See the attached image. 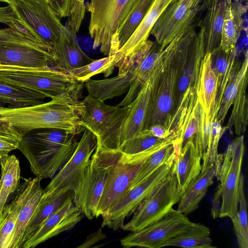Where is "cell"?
Listing matches in <instances>:
<instances>
[{
  "mask_svg": "<svg viewBox=\"0 0 248 248\" xmlns=\"http://www.w3.org/2000/svg\"><path fill=\"white\" fill-rule=\"evenodd\" d=\"M77 135L62 129L34 130L22 137L18 149L35 176L52 178L74 153L78 143Z\"/></svg>",
  "mask_w": 248,
  "mask_h": 248,
  "instance_id": "obj_1",
  "label": "cell"
},
{
  "mask_svg": "<svg viewBox=\"0 0 248 248\" xmlns=\"http://www.w3.org/2000/svg\"><path fill=\"white\" fill-rule=\"evenodd\" d=\"M76 99L54 98L31 106L2 107L0 121L9 123L22 137L31 131L47 128L62 129L78 134L85 128L72 104Z\"/></svg>",
  "mask_w": 248,
  "mask_h": 248,
  "instance_id": "obj_2",
  "label": "cell"
},
{
  "mask_svg": "<svg viewBox=\"0 0 248 248\" xmlns=\"http://www.w3.org/2000/svg\"><path fill=\"white\" fill-rule=\"evenodd\" d=\"M171 42V56L155 83L142 131L156 124L163 125L171 130V113L176 98L177 82L191 47L189 38L183 32L176 36Z\"/></svg>",
  "mask_w": 248,
  "mask_h": 248,
  "instance_id": "obj_3",
  "label": "cell"
},
{
  "mask_svg": "<svg viewBox=\"0 0 248 248\" xmlns=\"http://www.w3.org/2000/svg\"><path fill=\"white\" fill-rule=\"evenodd\" d=\"M72 104L81 125L93 132L97 139V147L119 151L122 129L130 106L108 105L90 95L83 100H74Z\"/></svg>",
  "mask_w": 248,
  "mask_h": 248,
  "instance_id": "obj_4",
  "label": "cell"
},
{
  "mask_svg": "<svg viewBox=\"0 0 248 248\" xmlns=\"http://www.w3.org/2000/svg\"><path fill=\"white\" fill-rule=\"evenodd\" d=\"M2 80L41 93L51 99H78L83 83L68 73L52 66L32 70H5L0 72Z\"/></svg>",
  "mask_w": 248,
  "mask_h": 248,
  "instance_id": "obj_5",
  "label": "cell"
},
{
  "mask_svg": "<svg viewBox=\"0 0 248 248\" xmlns=\"http://www.w3.org/2000/svg\"><path fill=\"white\" fill-rule=\"evenodd\" d=\"M122 155L119 151L96 147L77 189L73 193L75 204L89 219L96 210L109 173Z\"/></svg>",
  "mask_w": 248,
  "mask_h": 248,
  "instance_id": "obj_6",
  "label": "cell"
},
{
  "mask_svg": "<svg viewBox=\"0 0 248 248\" xmlns=\"http://www.w3.org/2000/svg\"><path fill=\"white\" fill-rule=\"evenodd\" d=\"M131 0H90L86 6L90 14L89 33L93 48L100 46L105 56L118 52L115 44L117 29L125 19Z\"/></svg>",
  "mask_w": 248,
  "mask_h": 248,
  "instance_id": "obj_7",
  "label": "cell"
},
{
  "mask_svg": "<svg viewBox=\"0 0 248 248\" xmlns=\"http://www.w3.org/2000/svg\"><path fill=\"white\" fill-rule=\"evenodd\" d=\"M7 3L23 29L53 47L64 25L49 0H8Z\"/></svg>",
  "mask_w": 248,
  "mask_h": 248,
  "instance_id": "obj_8",
  "label": "cell"
},
{
  "mask_svg": "<svg viewBox=\"0 0 248 248\" xmlns=\"http://www.w3.org/2000/svg\"><path fill=\"white\" fill-rule=\"evenodd\" d=\"M171 141L169 137L140 153L122 155L112 169L96 210L95 217L106 215L119 203L128 191L132 180L142 162L150 155Z\"/></svg>",
  "mask_w": 248,
  "mask_h": 248,
  "instance_id": "obj_9",
  "label": "cell"
},
{
  "mask_svg": "<svg viewBox=\"0 0 248 248\" xmlns=\"http://www.w3.org/2000/svg\"><path fill=\"white\" fill-rule=\"evenodd\" d=\"M177 155V147L170 157L152 173L130 189L121 201L102 216V227L117 230L121 229L125 219L134 213L143 202L170 173Z\"/></svg>",
  "mask_w": 248,
  "mask_h": 248,
  "instance_id": "obj_10",
  "label": "cell"
},
{
  "mask_svg": "<svg viewBox=\"0 0 248 248\" xmlns=\"http://www.w3.org/2000/svg\"><path fill=\"white\" fill-rule=\"evenodd\" d=\"M182 194L173 165L169 175L143 202L131 220L124 224L121 229L136 232L159 220L178 202Z\"/></svg>",
  "mask_w": 248,
  "mask_h": 248,
  "instance_id": "obj_11",
  "label": "cell"
},
{
  "mask_svg": "<svg viewBox=\"0 0 248 248\" xmlns=\"http://www.w3.org/2000/svg\"><path fill=\"white\" fill-rule=\"evenodd\" d=\"M245 153L244 136L234 139L228 145L216 177L221 196L219 217L232 218L238 208V186Z\"/></svg>",
  "mask_w": 248,
  "mask_h": 248,
  "instance_id": "obj_12",
  "label": "cell"
},
{
  "mask_svg": "<svg viewBox=\"0 0 248 248\" xmlns=\"http://www.w3.org/2000/svg\"><path fill=\"white\" fill-rule=\"evenodd\" d=\"M97 147L95 135L85 128L83 134L70 158L52 178L44 189V194L62 190L73 193L78 187L91 156Z\"/></svg>",
  "mask_w": 248,
  "mask_h": 248,
  "instance_id": "obj_13",
  "label": "cell"
},
{
  "mask_svg": "<svg viewBox=\"0 0 248 248\" xmlns=\"http://www.w3.org/2000/svg\"><path fill=\"white\" fill-rule=\"evenodd\" d=\"M202 0H174L164 11L150 31L162 51L184 30L193 25L202 12Z\"/></svg>",
  "mask_w": 248,
  "mask_h": 248,
  "instance_id": "obj_14",
  "label": "cell"
},
{
  "mask_svg": "<svg viewBox=\"0 0 248 248\" xmlns=\"http://www.w3.org/2000/svg\"><path fill=\"white\" fill-rule=\"evenodd\" d=\"M191 222L173 208L163 217L143 229L133 232L121 240L124 248H162L170 239L185 231Z\"/></svg>",
  "mask_w": 248,
  "mask_h": 248,
  "instance_id": "obj_15",
  "label": "cell"
},
{
  "mask_svg": "<svg viewBox=\"0 0 248 248\" xmlns=\"http://www.w3.org/2000/svg\"><path fill=\"white\" fill-rule=\"evenodd\" d=\"M82 212L73 195L51 214L25 242L22 248H33L60 233L73 228L81 219Z\"/></svg>",
  "mask_w": 248,
  "mask_h": 248,
  "instance_id": "obj_16",
  "label": "cell"
},
{
  "mask_svg": "<svg viewBox=\"0 0 248 248\" xmlns=\"http://www.w3.org/2000/svg\"><path fill=\"white\" fill-rule=\"evenodd\" d=\"M174 0H155L139 26L119 49L121 60L117 64L118 75L130 70L134 64L135 56L148 40L150 31L167 6Z\"/></svg>",
  "mask_w": 248,
  "mask_h": 248,
  "instance_id": "obj_17",
  "label": "cell"
},
{
  "mask_svg": "<svg viewBox=\"0 0 248 248\" xmlns=\"http://www.w3.org/2000/svg\"><path fill=\"white\" fill-rule=\"evenodd\" d=\"M77 33L64 25L58 41L52 47V58L50 64L52 67L68 73L93 60L80 47Z\"/></svg>",
  "mask_w": 248,
  "mask_h": 248,
  "instance_id": "obj_18",
  "label": "cell"
},
{
  "mask_svg": "<svg viewBox=\"0 0 248 248\" xmlns=\"http://www.w3.org/2000/svg\"><path fill=\"white\" fill-rule=\"evenodd\" d=\"M162 54L163 50H160V46L156 41L155 42L148 39L146 41L135 56L127 95L117 106L125 107L132 103Z\"/></svg>",
  "mask_w": 248,
  "mask_h": 248,
  "instance_id": "obj_19",
  "label": "cell"
},
{
  "mask_svg": "<svg viewBox=\"0 0 248 248\" xmlns=\"http://www.w3.org/2000/svg\"><path fill=\"white\" fill-rule=\"evenodd\" d=\"M41 180L36 176L33 178L24 179L22 202L13 232L10 248L22 247L25 231L43 194Z\"/></svg>",
  "mask_w": 248,
  "mask_h": 248,
  "instance_id": "obj_20",
  "label": "cell"
},
{
  "mask_svg": "<svg viewBox=\"0 0 248 248\" xmlns=\"http://www.w3.org/2000/svg\"><path fill=\"white\" fill-rule=\"evenodd\" d=\"M202 12L205 11L199 23L202 33L205 53L211 52L220 46L223 19L228 6L225 0H202Z\"/></svg>",
  "mask_w": 248,
  "mask_h": 248,
  "instance_id": "obj_21",
  "label": "cell"
},
{
  "mask_svg": "<svg viewBox=\"0 0 248 248\" xmlns=\"http://www.w3.org/2000/svg\"><path fill=\"white\" fill-rule=\"evenodd\" d=\"M52 52L31 46L9 44L0 47V62L30 68L50 66Z\"/></svg>",
  "mask_w": 248,
  "mask_h": 248,
  "instance_id": "obj_22",
  "label": "cell"
},
{
  "mask_svg": "<svg viewBox=\"0 0 248 248\" xmlns=\"http://www.w3.org/2000/svg\"><path fill=\"white\" fill-rule=\"evenodd\" d=\"M223 159L219 155L215 164L206 170L201 172L187 186L178 202L177 210L187 215L196 210L205 196L209 187L213 183Z\"/></svg>",
  "mask_w": 248,
  "mask_h": 248,
  "instance_id": "obj_23",
  "label": "cell"
},
{
  "mask_svg": "<svg viewBox=\"0 0 248 248\" xmlns=\"http://www.w3.org/2000/svg\"><path fill=\"white\" fill-rule=\"evenodd\" d=\"M237 49L234 47L225 52L219 46L211 52L212 68L217 79L214 113H218L221 98L231 78L239 69L236 62Z\"/></svg>",
  "mask_w": 248,
  "mask_h": 248,
  "instance_id": "obj_24",
  "label": "cell"
},
{
  "mask_svg": "<svg viewBox=\"0 0 248 248\" xmlns=\"http://www.w3.org/2000/svg\"><path fill=\"white\" fill-rule=\"evenodd\" d=\"M201 160L202 156L195 141L187 142L177 155L174 162L173 170L182 193L201 173Z\"/></svg>",
  "mask_w": 248,
  "mask_h": 248,
  "instance_id": "obj_25",
  "label": "cell"
},
{
  "mask_svg": "<svg viewBox=\"0 0 248 248\" xmlns=\"http://www.w3.org/2000/svg\"><path fill=\"white\" fill-rule=\"evenodd\" d=\"M247 5L241 0H234L228 5L225 14L221 32L220 46L228 52L236 47L244 29L243 16L247 11Z\"/></svg>",
  "mask_w": 248,
  "mask_h": 248,
  "instance_id": "obj_26",
  "label": "cell"
},
{
  "mask_svg": "<svg viewBox=\"0 0 248 248\" xmlns=\"http://www.w3.org/2000/svg\"><path fill=\"white\" fill-rule=\"evenodd\" d=\"M133 66L126 72L109 78L85 81L84 86L88 95L104 102L128 92L132 76Z\"/></svg>",
  "mask_w": 248,
  "mask_h": 248,
  "instance_id": "obj_27",
  "label": "cell"
},
{
  "mask_svg": "<svg viewBox=\"0 0 248 248\" xmlns=\"http://www.w3.org/2000/svg\"><path fill=\"white\" fill-rule=\"evenodd\" d=\"M217 79L211 66V53H205L202 59L197 95L207 114L212 112L215 105Z\"/></svg>",
  "mask_w": 248,
  "mask_h": 248,
  "instance_id": "obj_28",
  "label": "cell"
},
{
  "mask_svg": "<svg viewBox=\"0 0 248 248\" xmlns=\"http://www.w3.org/2000/svg\"><path fill=\"white\" fill-rule=\"evenodd\" d=\"M72 195H73V192L70 190H62L46 194H43L38 207L25 231L24 243L41 225L51 214L61 207L65 201Z\"/></svg>",
  "mask_w": 248,
  "mask_h": 248,
  "instance_id": "obj_29",
  "label": "cell"
},
{
  "mask_svg": "<svg viewBox=\"0 0 248 248\" xmlns=\"http://www.w3.org/2000/svg\"><path fill=\"white\" fill-rule=\"evenodd\" d=\"M46 97L44 94L0 79V104L9 108H17L36 105L43 103Z\"/></svg>",
  "mask_w": 248,
  "mask_h": 248,
  "instance_id": "obj_30",
  "label": "cell"
},
{
  "mask_svg": "<svg viewBox=\"0 0 248 248\" xmlns=\"http://www.w3.org/2000/svg\"><path fill=\"white\" fill-rule=\"evenodd\" d=\"M0 217L9 196L14 193L20 184V167L18 159L14 155L0 157Z\"/></svg>",
  "mask_w": 248,
  "mask_h": 248,
  "instance_id": "obj_31",
  "label": "cell"
},
{
  "mask_svg": "<svg viewBox=\"0 0 248 248\" xmlns=\"http://www.w3.org/2000/svg\"><path fill=\"white\" fill-rule=\"evenodd\" d=\"M180 247L187 248H214L210 229L201 223L192 222L183 232L166 241L162 247Z\"/></svg>",
  "mask_w": 248,
  "mask_h": 248,
  "instance_id": "obj_32",
  "label": "cell"
},
{
  "mask_svg": "<svg viewBox=\"0 0 248 248\" xmlns=\"http://www.w3.org/2000/svg\"><path fill=\"white\" fill-rule=\"evenodd\" d=\"M11 202L5 204L0 217V248H10L12 236L24 194L23 182L20 183Z\"/></svg>",
  "mask_w": 248,
  "mask_h": 248,
  "instance_id": "obj_33",
  "label": "cell"
},
{
  "mask_svg": "<svg viewBox=\"0 0 248 248\" xmlns=\"http://www.w3.org/2000/svg\"><path fill=\"white\" fill-rule=\"evenodd\" d=\"M154 0H137L116 32L115 44L118 51L139 26Z\"/></svg>",
  "mask_w": 248,
  "mask_h": 248,
  "instance_id": "obj_34",
  "label": "cell"
},
{
  "mask_svg": "<svg viewBox=\"0 0 248 248\" xmlns=\"http://www.w3.org/2000/svg\"><path fill=\"white\" fill-rule=\"evenodd\" d=\"M122 55L118 51L111 55L98 60L80 67L71 70L68 73L77 81L84 82L98 74H103L105 78L111 75Z\"/></svg>",
  "mask_w": 248,
  "mask_h": 248,
  "instance_id": "obj_35",
  "label": "cell"
},
{
  "mask_svg": "<svg viewBox=\"0 0 248 248\" xmlns=\"http://www.w3.org/2000/svg\"><path fill=\"white\" fill-rule=\"evenodd\" d=\"M248 73L242 78L233 101V108L227 127L233 126L235 132L240 135L245 132L248 123V99L246 89Z\"/></svg>",
  "mask_w": 248,
  "mask_h": 248,
  "instance_id": "obj_36",
  "label": "cell"
},
{
  "mask_svg": "<svg viewBox=\"0 0 248 248\" xmlns=\"http://www.w3.org/2000/svg\"><path fill=\"white\" fill-rule=\"evenodd\" d=\"M177 139L166 144L146 158L136 173L129 190L149 176L170 157L176 148Z\"/></svg>",
  "mask_w": 248,
  "mask_h": 248,
  "instance_id": "obj_37",
  "label": "cell"
},
{
  "mask_svg": "<svg viewBox=\"0 0 248 248\" xmlns=\"http://www.w3.org/2000/svg\"><path fill=\"white\" fill-rule=\"evenodd\" d=\"M238 206L237 213L231 220L238 247L240 248H248L247 201L244 192V178L242 174L240 176L238 186Z\"/></svg>",
  "mask_w": 248,
  "mask_h": 248,
  "instance_id": "obj_38",
  "label": "cell"
},
{
  "mask_svg": "<svg viewBox=\"0 0 248 248\" xmlns=\"http://www.w3.org/2000/svg\"><path fill=\"white\" fill-rule=\"evenodd\" d=\"M9 44L25 45L46 51H52V47L37 39L20 27L0 29V47Z\"/></svg>",
  "mask_w": 248,
  "mask_h": 248,
  "instance_id": "obj_39",
  "label": "cell"
},
{
  "mask_svg": "<svg viewBox=\"0 0 248 248\" xmlns=\"http://www.w3.org/2000/svg\"><path fill=\"white\" fill-rule=\"evenodd\" d=\"M248 53L247 50L245 59L239 69L229 82L221 100L217 120L221 124L224 121L229 109L232 105L240 81L248 73Z\"/></svg>",
  "mask_w": 248,
  "mask_h": 248,
  "instance_id": "obj_40",
  "label": "cell"
},
{
  "mask_svg": "<svg viewBox=\"0 0 248 248\" xmlns=\"http://www.w3.org/2000/svg\"><path fill=\"white\" fill-rule=\"evenodd\" d=\"M164 140L151 136L144 131H142L137 136L121 143L119 148V151L126 155L139 154L149 149Z\"/></svg>",
  "mask_w": 248,
  "mask_h": 248,
  "instance_id": "obj_41",
  "label": "cell"
},
{
  "mask_svg": "<svg viewBox=\"0 0 248 248\" xmlns=\"http://www.w3.org/2000/svg\"><path fill=\"white\" fill-rule=\"evenodd\" d=\"M22 137L9 123L0 121V157L18 149Z\"/></svg>",
  "mask_w": 248,
  "mask_h": 248,
  "instance_id": "obj_42",
  "label": "cell"
},
{
  "mask_svg": "<svg viewBox=\"0 0 248 248\" xmlns=\"http://www.w3.org/2000/svg\"><path fill=\"white\" fill-rule=\"evenodd\" d=\"M86 9L85 0H71L69 15L65 25L77 33L83 20Z\"/></svg>",
  "mask_w": 248,
  "mask_h": 248,
  "instance_id": "obj_43",
  "label": "cell"
},
{
  "mask_svg": "<svg viewBox=\"0 0 248 248\" xmlns=\"http://www.w3.org/2000/svg\"><path fill=\"white\" fill-rule=\"evenodd\" d=\"M0 23L5 24L8 27H21L9 5L0 7Z\"/></svg>",
  "mask_w": 248,
  "mask_h": 248,
  "instance_id": "obj_44",
  "label": "cell"
},
{
  "mask_svg": "<svg viewBox=\"0 0 248 248\" xmlns=\"http://www.w3.org/2000/svg\"><path fill=\"white\" fill-rule=\"evenodd\" d=\"M143 131L151 136L163 140L167 139L173 132V131L160 124L153 125Z\"/></svg>",
  "mask_w": 248,
  "mask_h": 248,
  "instance_id": "obj_45",
  "label": "cell"
},
{
  "mask_svg": "<svg viewBox=\"0 0 248 248\" xmlns=\"http://www.w3.org/2000/svg\"><path fill=\"white\" fill-rule=\"evenodd\" d=\"M49 0L51 6L56 13L66 15L69 12L71 0Z\"/></svg>",
  "mask_w": 248,
  "mask_h": 248,
  "instance_id": "obj_46",
  "label": "cell"
},
{
  "mask_svg": "<svg viewBox=\"0 0 248 248\" xmlns=\"http://www.w3.org/2000/svg\"><path fill=\"white\" fill-rule=\"evenodd\" d=\"M106 237V235L102 232V229L100 228L96 232L88 235L85 241L78 248H90L92 245Z\"/></svg>",
  "mask_w": 248,
  "mask_h": 248,
  "instance_id": "obj_47",
  "label": "cell"
},
{
  "mask_svg": "<svg viewBox=\"0 0 248 248\" xmlns=\"http://www.w3.org/2000/svg\"><path fill=\"white\" fill-rule=\"evenodd\" d=\"M221 204V196L220 188L218 186L217 190L214 197L212 207L211 208V215L214 218L219 217L220 209Z\"/></svg>",
  "mask_w": 248,
  "mask_h": 248,
  "instance_id": "obj_48",
  "label": "cell"
},
{
  "mask_svg": "<svg viewBox=\"0 0 248 248\" xmlns=\"http://www.w3.org/2000/svg\"><path fill=\"white\" fill-rule=\"evenodd\" d=\"M38 68L25 67L15 65H6L0 62V72L5 70H32Z\"/></svg>",
  "mask_w": 248,
  "mask_h": 248,
  "instance_id": "obj_49",
  "label": "cell"
},
{
  "mask_svg": "<svg viewBox=\"0 0 248 248\" xmlns=\"http://www.w3.org/2000/svg\"><path fill=\"white\" fill-rule=\"evenodd\" d=\"M228 5H230L232 4V0H225Z\"/></svg>",
  "mask_w": 248,
  "mask_h": 248,
  "instance_id": "obj_50",
  "label": "cell"
},
{
  "mask_svg": "<svg viewBox=\"0 0 248 248\" xmlns=\"http://www.w3.org/2000/svg\"><path fill=\"white\" fill-rule=\"evenodd\" d=\"M8 0H0V2L7 3Z\"/></svg>",
  "mask_w": 248,
  "mask_h": 248,
  "instance_id": "obj_51",
  "label": "cell"
},
{
  "mask_svg": "<svg viewBox=\"0 0 248 248\" xmlns=\"http://www.w3.org/2000/svg\"><path fill=\"white\" fill-rule=\"evenodd\" d=\"M2 107L0 106V109Z\"/></svg>",
  "mask_w": 248,
  "mask_h": 248,
  "instance_id": "obj_52",
  "label": "cell"
},
{
  "mask_svg": "<svg viewBox=\"0 0 248 248\" xmlns=\"http://www.w3.org/2000/svg\"></svg>",
  "mask_w": 248,
  "mask_h": 248,
  "instance_id": "obj_53",
  "label": "cell"
},
{
  "mask_svg": "<svg viewBox=\"0 0 248 248\" xmlns=\"http://www.w3.org/2000/svg\"></svg>",
  "mask_w": 248,
  "mask_h": 248,
  "instance_id": "obj_54",
  "label": "cell"
}]
</instances>
